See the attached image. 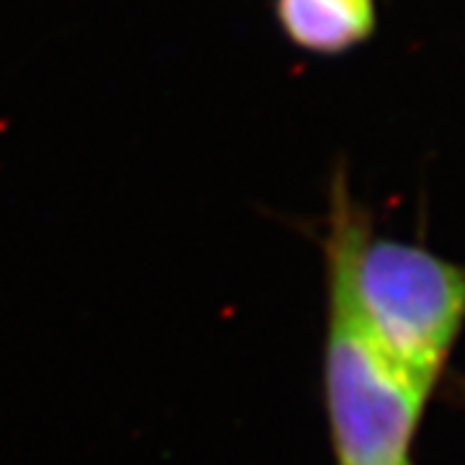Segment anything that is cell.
<instances>
[{
  "label": "cell",
  "instance_id": "3",
  "mask_svg": "<svg viewBox=\"0 0 465 465\" xmlns=\"http://www.w3.org/2000/svg\"><path fill=\"white\" fill-rule=\"evenodd\" d=\"M284 39L302 52L333 57L365 45L378 29L375 0H274Z\"/></svg>",
  "mask_w": 465,
  "mask_h": 465
},
{
  "label": "cell",
  "instance_id": "2",
  "mask_svg": "<svg viewBox=\"0 0 465 465\" xmlns=\"http://www.w3.org/2000/svg\"><path fill=\"white\" fill-rule=\"evenodd\" d=\"M329 256L326 406L339 465H411L409 448L430 391L385 351L360 313L347 269Z\"/></svg>",
  "mask_w": 465,
  "mask_h": 465
},
{
  "label": "cell",
  "instance_id": "1",
  "mask_svg": "<svg viewBox=\"0 0 465 465\" xmlns=\"http://www.w3.org/2000/svg\"><path fill=\"white\" fill-rule=\"evenodd\" d=\"M347 269L360 313L385 351L432 391L465 318V272L421 246L375 238L349 192L344 168L331 183L329 241Z\"/></svg>",
  "mask_w": 465,
  "mask_h": 465
}]
</instances>
